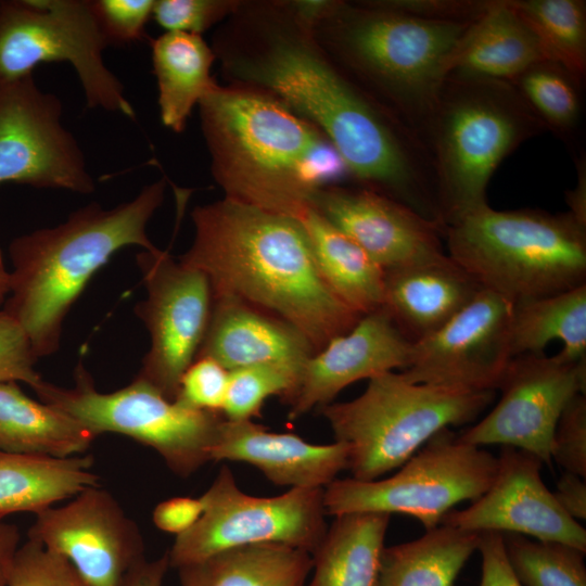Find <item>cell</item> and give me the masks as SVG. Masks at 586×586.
<instances>
[{"label": "cell", "instance_id": "obj_1", "mask_svg": "<svg viewBox=\"0 0 586 586\" xmlns=\"http://www.w3.org/2000/svg\"><path fill=\"white\" fill-rule=\"evenodd\" d=\"M213 51L224 74L266 92L316 127L348 174L417 212L435 198L420 137L353 82L319 44L314 23L291 4H240Z\"/></svg>", "mask_w": 586, "mask_h": 586}, {"label": "cell", "instance_id": "obj_2", "mask_svg": "<svg viewBox=\"0 0 586 586\" xmlns=\"http://www.w3.org/2000/svg\"><path fill=\"white\" fill-rule=\"evenodd\" d=\"M191 217L194 239L179 260L205 273L213 297L289 322L315 353L361 317L324 281L296 219L228 198L195 206Z\"/></svg>", "mask_w": 586, "mask_h": 586}, {"label": "cell", "instance_id": "obj_3", "mask_svg": "<svg viewBox=\"0 0 586 586\" xmlns=\"http://www.w3.org/2000/svg\"><path fill=\"white\" fill-rule=\"evenodd\" d=\"M199 107L225 198L295 219L321 188L348 174L316 127L266 92L217 84Z\"/></svg>", "mask_w": 586, "mask_h": 586}, {"label": "cell", "instance_id": "obj_4", "mask_svg": "<svg viewBox=\"0 0 586 586\" xmlns=\"http://www.w3.org/2000/svg\"><path fill=\"white\" fill-rule=\"evenodd\" d=\"M166 180L105 209L89 203L66 221L15 238L9 254L10 291L3 310L26 331L38 358L60 346L64 320L93 275L119 250H155L146 226L162 205Z\"/></svg>", "mask_w": 586, "mask_h": 586}, {"label": "cell", "instance_id": "obj_5", "mask_svg": "<svg viewBox=\"0 0 586 586\" xmlns=\"http://www.w3.org/2000/svg\"><path fill=\"white\" fill-rule=\"evenodd\" d=\"M314 25L339 68L423 141L448 58L470 23L422 18L382 1H332Z\"/></svg>", "mask_w": 586, "mask_h": 586}, {"label": "cell", "instance_id": "obj_6", "mask_svg": "<svg viewBox=\"0 0 586 586\" xmlns=\"http://www.w3.org/2000/svg\"><path fill=\"white\" fill-rule=\"evenodd\" d=\"M545 131L510 81L448 74L423 136L444 227L488 205L487 187L500 163Z\"/></svg>", "mask_w": 586, "mask_h": 586}, {"label": "cell", "instance_id": "obj_7", "mask_svg": "<svg viewBox=\"0 0 586 586\" xmlns=\"http://www.w3.org/2000/svg\"><path fill=\"white\" fill-rule=\"evenodd\" d=\"M443 238L451 259L513 304L585 284L586 227L569 212L486 205L446 226Z\"/></svg>", "mask_w": 586, "mask_h": 586}, {"label": "cell", "instance_id": "obj_8", "mask_svg": "<svg viewBox=\"0 0 586 586\" xmlns=\"http://www.w3.org/2000/svg\"><path fill=\"white\" fill-rule=\"evenodd\" d=\"M494 396L495 391L412 383L388 371L369 379L360 396L320 412L335 441L349 445L352 477L368 482L403 466L437 432L473 421Z\"/></svg>", "mask_w": 586, "mask_h": 586}, {"label": "cell", "instance_id": "obj_9", "mask_svg": "<svg viewBox=\"0 0 586 586\" xmlns=\"http://www.w3.org/2000/svg\"><path fill=\"white\" fill-rule=\"evenodd\" d=\"M74 380L72 387L42 380L33 390L42 403L74 418L97 436L122 434L154 449L180 477L192 475L212 461L225 419L221 413L169 400L138 378L117 391L99 392L81 362L74 370Z\"/></svg>", "mask_w": 586, "mask_h": 586}, {"label": "cell", "instance_id": "obj_10", "mask_svg": "<svg viewBox=\"0 0 586 586\" xmlns=\"http://www.w3.org/2000/svg\"><path fill=\"white\" fill-rule=\"evenodd\" d=\"M497 464L493 454L460 441L447 428L390 477L368 482L335 479L324 487L326 514L403 513L429 531L441 525L459 502L481 497L493 482Z\"/></svg>", "mask_w": 586, "mask_h": 586}, {"label": "cell", "instance_id": "obj_11", "mask_svg": "<svg viewBox=\"0 0 586 586\" xmlns=\"http://www.w3.org/2000/svg\"><path fill=\"white\" fill-rule=\"evenodd\" d=\"M106 47L88 0L0 1V81L33 75L44 62H68L89 107L133 118L124 86L104 63Z\"/></svg>", "mask_w": 586, "mask_h": 586}, {"label": "cell", "instance_id": "obj_12", "mask_svg": "<svg viewBox=\"0 0 586 586\" xmlns=\"http://www.w3.org/2000/svg\"><path fill=\"white\" fill-rule=\"evenodd\" d=\"M323 492L290 488L275 497L251 496L224 466L200 497L202 515L177 536L167 552L169 566L178 569L226 549L256 544L285 545L313 556L328 530Z\"/></svg>", "mask_w": 586, "mask_h": 586}, {"label": "cell", "instance_id": "obj_13", "mask_svg": "<svg viewBox=\"0 0 586 586\" xmlns=\"http://www.w3.org/2000/svg\"><path fill=\"white\" fill-rule=\"evenodd\" d=\"M136 263L146 298L136 305L135 314L150 334V348L136 378L175 400L209 322L212 288L201 270L157 247L139 252Z\"/></svg>", "mask_w": 586, "mask_h": 586}, {"label": "cell", "instance_id": "obj_14", "mask_svg": "<svg viewBox=\"0 0 586 586\" xmlns=\"http://www.w3.org/2000/svg\"><path fill=\"white\" fill-rule=\"evenodd\" d=\"M62 104L33 75L0 81V183L94 191L84 153L61 123Z\"/></svg>", "mask_w": 586, "mask_h": 586}, {"label": "cell", "instance_id": "obj_15", "mask_svg": "<svg viewBox=\"0 0 586 586\" xmlns=\"http://www.w3.org/2000/svg\"><path fill=\"white\" fill-rule=\"evenodd\" d=\"M586 361L560 353L513 357L499 381L496 406L476 424L458 435L474 445L511 446L551 464V442L558 420L577 394H585Z\"/></svg>", "mask_w": 586, "mask_h": 586}, {"label": "cell", "instance_id": "obj_16", "mask_svg": "<svg viewBox=\"0 0 586 586\" xmlns=\"http://www.w3.org/2000/svg\"><path fill=\"white\" fill-rule=\"evenodd\" d=\"M513 303L482 289L454 318L413 343L402 371L412 383L471 392L495 391L512 359Z\"/></svg>", "mask_w": 586, "mask_h": 586}, {"label": "cell", "instance_id": "obj_17", "mask_svg": "<svg viewBox=\"0 0 586 586\" xmlns=\"http://www.w3.org/2000/svg\"><path fill=\"white\" fill-rule=\"evenodd\" d=\"M28 539L66 559L89 586H123L130 570L146 559L137 523L100 485L36 513Z\"/></svg>", "mask_w": 586, "mask_h": 586}, {"label": "cell", "instance_id": "obj_18", "mask_svg": "<svg viewBox=\"0 0 586 586\" xmlns=\"http://www.w3.org/2000/svg\"><path fill=\"white\" fill-rule=\"evenodd\" d=\"M486 492L441 524L470 532L514 533L559 542L586 552V531L559 506L542 479L543 462L520 448L504 446Z\"/></svg>", "mask_w": 586, "mask_h": 586}, {"label": "cell", "instance_id": "obj_19", "mask_svg": "<svg viewBox=\"0 0 586 586\" xmlns=\"http://www.w3.org/2000/svg\"><path fill=\"white\" fill-rule=\"evenodd\" d=\"M311 206L384 271L446 254L442 225L369 188L330 184L317 192Z\"/></svg>", "mask_w": 586, "mask_h": 586}, {"label": "cell", "instance_id": "obj_20", "mask_svg": "<svg viewBox=\"0 0 586 586\" xmlns=\"http://www.w3.org/2000/svg\"><path fill=\"white\" fill-rule=\"evenodd\" d=\"M412 349L413 343L383 307L362 315L348 332L334 336L308 358L288 404V418L296 420L315 407L331 404L354 382L406 369Z\"/></svg>", "mask_w": 586, "mask_h": 586}, {"label": "cell", "instance_id": "obj_21", "mask_svg": "<svg viewBox=\"0 0 586 586\" xmlns=\"http://www.w3.org/2000/svg\"><path fill=\"white\" fill-rule=\"evenodd\" d=\"M349 445L308 443L293 433L270 432L253 422L224 419L212 461L246 462L278 486L324 488L347 469Z\"/></svg>", "mask_w": 586, "mask_h": 586}, {"label": "cell", "instance_id": "obj_22", "mask_svg": "<svg viewBox=\"0 0 586 586\" xmlns=\"http://www.w3.org/2000/svg\"><path fill=\"white\" fill-rule=\"evenodd\" d=\"M314 353L308 339L289 322L238 298L219 296L213 297L196 358L209 357L228 371L267 364L303 371Z\"/></svg>", "mask_w": 586, "mask_h": 586}, {"label": "cell", "instance_id": "obj_23", "mask_svg": "<svg viewBox=\"0 0 586 586\" xmlns=\"http://www.w3.org/2000/svg\"><path fill=\"white\" fill-rule=\"evenodd\" d=\"M483 288L447 254L385 271L382 307L412 343L446 324Z\"/></svg>", "mask_w": 586, "mask_h": 586}, {"label": "cell", "instance_id": "obj_24", "mask_svg": "<svg viewBox=\"0 0 586 586\" xmlns=\"http://www.w3.org/2000/svg\"><path fill=\"white\" fill-rule=\"evenodd\" d=\"M543 60L537 38L510 0H495L459 38L447 61V75L510 81Z\"/></svg>", "mask_w": 586, "mask_h": 586}, {"label": "cell", "instance_id": "obj_25", "mask_svg": "<svg viewBox=\"0 0 586 586\" xmlns=\"http://www.w3.org/2000/svg\"><path fill=\"white\" fill-rule=\"evenodd\" d=\"M93 458H65L0 451V522L9 514L46 510L99 486Z\"/></svg>", "mask_w": 586, "mask_h": 586}, {"label": "cell", "instance_id": "obj_26", "mask_svg": "<svg viewBox=\"0 0 586 586\" xmlns=\"http://www.w3.org/2000/svg\"><path fill=\"white\" fill-rule=\"evenodd\" d=\"M98 436L63 411L0 383V451L65 458L82 455Z\"/></svg>", "mask_w": 586, "mask_h": 586}, {"label": "cell", "instance_id": "obj_27", "mask_svg": "<svg viewBox=\"0 0 586 586\" xmlns=\"http://www.w3.org/2000/svg\"><path fill=\"white\" fill-rule=\"evenodd\" d=\"M160 116L175 132L183 131L193 107L216 86L211 75L216 59L202 35L165 31L151 40Z\"/></svg>", "mask_w": 586, "mask_h": 586}, {"label": "cell", "instance_id": "obj_28", "mask_svg": "<svg viewBox=\"0 0 586 586\" xmlns=\"http://www.w3.org/2000/svg\"><path fill=\"white\" fill-rule=\"evenodd\" d=\"M295 219L330 289L361 316L381 308L385 271L313 206Z\"/></svg>", "mask_w": 586, "mask_h": 586}, {"label": "cell", "instance_id": "obj_29", "mask_svg": "<svg viewBox=\"0 0 586 586\" xmlns=\"http://www.w3.org/2000/svg\"><path fill=\"white\" fill-rule=\"evenodd\" d=\"M181 586H307L313 556L280 544L230 548L177 569Z\"/></svg>", "mask_w": 586, "mask_h": 586}, {"label": "cell", "instance_id": "obj_30", "mask_svg": "<svg viewBox=\"0 0 586 586\" xmlns=\"http://www.w3.org/2000/svg\"><path fill=\"white\" fill-rule=\"evenodd\" d=\"M391 514L355 512L335 517L313 553L307 586H375Z\"/></svg>", "mask_w": 586, "mask_h": 586}, {"label": "cell", "instance_id": "obj_31", "mask_svg": "<svg viewBox=\"0 0 586 586\" xmlns=\"http://www.w3.org/2000/svg\"><path fill=\"white\" fill-rule=\"evenodd\" d=\"M480 534L441 524L415 540L384 547L375 586H454L477 550Z\"/></svg>", "mask_w": 586, "mask_h": 586}, {"label": "cell", "instance_id": "obj_32", "mask_svg": "<svg viewBox=\"0 0 586 586\" xmlns=\"http://www.w3.org/2000/svg\"><path fill=\"white\" fill-rule=\"evenodd\" d=\"M552 340H560V354L572 361H586V283L558 294L513 304L512 358L543 354Z\"/></svg>", "mask_w": 586, "mask_h": 586}, {"label": "cell", "instance_id": "obj_33", "mask_svg": "<svg viewBox=\"0 0 586 586\" xmlns=\"http://www.w3.org/2000/svg\"><path fill=\"white\" fill-rule=\"evenodd\" d=\"M510 82L543 123L558 137L573 158L585 155L583 148L584 81L562 65L539 61Z\"/></svg>", "mask_w": 586, "mask_h": 586}, {"label": "cell", "instance_id": "obj_34", "mask_svg": "<svg viewBox=\"0 0 586 586\" xmlns=\"http://www.w3.org/2000/svg\"><path fill=\"white\" fill-rule=\"evenodd\" d=\"M510 4L537 38L545 59L585 82L586 1L510 0Z\"/></svg>", "mask_w": 586, "mask_h": 586}, {"label": "cell", "instance_id": "obj_35", "mask_svg": "<svg viewBox=\"0 0 586 586\" xmlns=\"http://www.w3.org/2000/svg\"><path fill=\"white\" fill-rule=\"evenodd\" d=\"M507 559L522 586H586L585 551L548 540L502 533Z\"/></svg>", "mask_w": 586, "mask_h": 586}, {"label": "cell", "instance_id": "obj_36", "mask_svg": "<svg viewBox=\"0 0 586 586\" xmlns=\"http://www.w3.org/2000/svg\"><path fill=\"white\" fill-rule=\"evenodd\" d=\"M302 370L284 365H255L229 371L221 415L231 421L259 417L266 399L279 396L286 404L295 395Z\"/></svg>", "mask_w": 586, "mask_h": 586}, {"label": "cell", "instance_id": "obj_37", "mask_svg": "<svg viewBox=\"0 0 586 586\" xmlns=\"http://www.w3.org/2000/svg\"><path fill=\"white\" fill-rule=\"evenodd\" d=\"M8 586H89L59 555L28 539L18 547Z\"/></svg>", "mask_w": 586, "mask_h": 586}, {"label": "cell", "instance_id": "obj_38", "mask_svg": "<svg viewBox=\"0 0 586 586\" xmlns=\"http://www.w3.org/2000/svg\"><path fill=\"white\" fill-rule=\"evenodd\" d=\"M155 0H88L107 46H125L144 37Z\"/></svg>", "mask_w": 586, "mask_h": 586}, {"label": "cell", "instance_id": "obj_39", "mask_svg": "<svg viewBox=\"0 0 586 586\" xmlns=\"http://www.w3.org/2000/svg\"><path fill=\"white\" fill-rule=\"evenodd\" d=\"M240 4L231 0H155L152 16L166 31L201 35L232 15Z\"/></svg>", "mask_w": 586, "mask_h": 586}, {"label": "cell", "instance_id": "obj_40", "mask_svg": "<svg viewBox=\"0 0 586 586\" xmlns=\"http://www.w3.org/2000/svg\"><path fill=\"white\" fill-rule=\"evenodd\" d=\"M229 371L209 357L196 358L184 371L177 397L180 404L204 411L221 413Z\"/></svg>", "mask_w": 586, "mask_h": 586}, {"label": "cell", "instance_id": "obj_41", "mask_svg": "<svg viewBox=\"0 0 586 586\" xmlns=\"http://www.w3.org/2000/svg\"><path fill=\"white\" fill-rule=\"evenodd\" d=\"M551 460L569 472L586 476V397L577 394L562 411L551 442Z\"/></svg>", "mask_w": 586, "mask_h": 586}, {"label": "cell", "instance_id": "obj_42", "mask_svg": "<svg viewBox=\"0 0 586 586\" xmlns=\"http://www.w3.org/2000/svg\"><path fill=\"white\" fill-rule=\"evenodd\" d=\"M36 356L31 342L21 323L0 310V383L24 382L31 388L42 378L35 369Z\"/></svg>", "mask_w": 586, "mask_h": 586}, {"label": "cell", "instance_id": "obj_43", "mask_svg": "<svg viewBox=\"0 0 586 586\" xmlns=\"http://www.w3.org/2000/svg\"><path fill=\"white\" fill-rule=\"evenodd\" d=\"M385 5L422 18L472 23L482 16L495 0H385Z\"/></svg>", "mask_w": 586, "mask_h": 586}, {"label": "cell", "instance_id": "obj_44", "mask_svg": "<svg viewBox=\"0 0 586 586\" xmlns=\"http://www.w3.org/2000/svg\"><path fill=\"white\" fill-rule=\"evenodd\" d=\"M477 550L482 557L480 586H522L509 565L502 533L481 532Z\"/></svg>", "mask_w": 586, "mask_h": 586}, {"label": "cell", "instance_id": "obj_45", "mask_svg": "<svg viewBox=\"0 0 586 586\" xmlns=\"http://www.w3.org/2000/svg\"><path fill=\"white\" fill-rule=\"evenodd\" d=\"M202 513L203 504L200 498L174 497L160 502L152 519L157 528L178 536L190 530Z\"/></svg>", "mask_w": 586, "mask_h": 586}, {"label": "cell", "instance_id": "obj_46", "mask_svg": "<svg viewBox=\"0 0 586 586\" xmlns=\"http://www.w3.org/2000/svg\"><path fill=\"white\" fill-rule=\"evenodd\" d=\"M562 510L572 519H586V483L585 479L564 472L552 492Z\"/></svg>", "mask_w": 586, "mask_h": 586}, {"label": "cell", "instance_id": "obj_47", "mask_svg": "<svg viewBox=\"0 0 586 586\" xmlns=\"http://www.w3.org/2000/svg\"><path fill=\"white\" fill-rule=\"evenodd\" d=\"M168 568L167 553L153 561L144 559L130 570L123 586H163Z\"/></svg>", "mask_w": 586, "mask_h": 586}, {"label": "cell", "instance_id": "obj_48", "mask_svg": "<svg viewBox=\"0 0 586 586\" xmlns=\"http://www.w3.org/2000/svg\"><path fill=\"white\" fill-rule=\"evenodd\" d=\"M20 545V532L15 525L0 522V586H8L15 553Z\"/></svg>", "mask_w": 586, "mask_h": 586}, {"label": "cell", "instance_id": "obj_49", "mask_svg": "<svg viewBox=\"0 0 586 586\" xmlns=\"http://www.w3.org/2000/svg\"><path fill=\"white\" fill-rule=\"evenodd\" d=\"M578 173L575 189L566 192L569 213L583 226L586 227V158L582 155L574 160Z\"/></svg>", "mask_w": 586, "mask_h": 586}, {"label": "cell", "instance_id": "obj_50", "mask_svg": "<svg viewBox=\"0 0 586 586\" xmlns=\"http://www.w3.org/2000/svg\"><path fill=\"white\" fill-rule=\"evenodd\" d=\"M10 291V271L4 265V260L0 251V310L4 305Z\"/></svg>", "mask_w": 586, "mask_h": 586}]
</instances>
